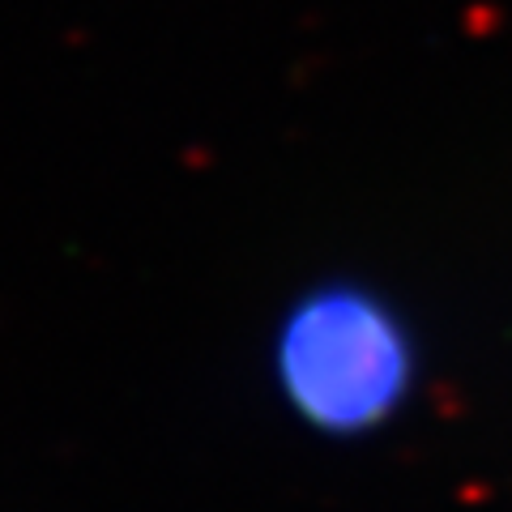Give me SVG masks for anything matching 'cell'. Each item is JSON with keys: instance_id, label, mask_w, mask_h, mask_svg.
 <instances>
[{"instance_id": "1", "label": "cell", "mask_w": 512, "mask_h": 512, "mask_svg": "<svg viewBox=\"0 0 512 512\" xmlns=\"http://www.w3.org/2000/svg\"><path fill=\"white\" fill-rule=\"evenodd\" d=\"M282 402L312 431L363 436L414 389V338L393 303L359 282H320L282 312L269 346Z\"/></svg>"}]
</instances>
